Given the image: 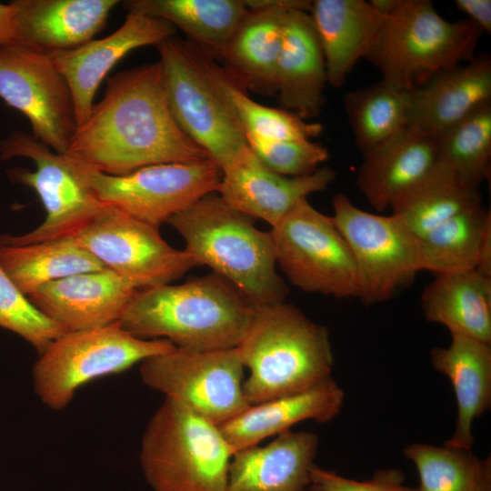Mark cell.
Returning a JSON list of instances; mask_svg holds the SVG:
<instances>
[{
    "label": "cell",
    "mask_w": 491,
    "mask_h": 491,
    "mask_svg": "<svg viewBox=\"0 0 491 491\" xmlns=\"http://www.w3.org/2000/svg\"><path fill=\"white\" fill-rule=\"evenodd\" d=\"M481 203L478 188L442 162L391 207L419 238L465 209Z\"/></svg>",
    "instance_id": "4dcf8cb0"
},
{
    "label": "cell",
    "mask_w": 491,
    "mask_h": 491,
    "mask_svg": "<svg viewBox=\"0 0 491 491\" xmlns=\"http://www.w3.org/2000/svg\"><path fill=\"white\" fill-rule=\"evenodd\" d=\"M0 98L26 116L35 139L66 154L77 121L71 90L50 55L14 41L0 45Z\"/></svg>",
    "instance_id": "9a60e30c"
},
{
    "label": "cell",
    "mask_w": 491,
    "mask_h": 491,
    "mask_svg": "<svg viewBox=\"0 0 491 491\" xmlns=\"http://www.w3.org/2000/svg\"><path fill=\"white\" fill-rule=\"evenodd\" d=\"M65 155L112 175L209 158L175 122L159 61L107 78L103 98L77 126Z\"/></svg>",
    "instance_id": "6da1fadb"
},
{
    "label": "cell",
    "mask_w": 491,
    "mask_h": 491,
    "mask_svg": "<svg viewBox=\"0 0 491 491\" xmlns=\"http://www.w3.org/2000/svg\"><path fill=\"white\" fill-rule=\"evenodd\" d=\"M139 289L110 269L46 283L27 296L66 332L117 322Z\"/></svg>",
    "instance_id": "ac0fdd59"
},
{
    "label": "cell",
    "mask_w": 491,
    "mask_h": 491,
    "mask_svg": "<svg viewBox=\"0 0 491 491\" xmlns=\"http://www.w3.org/2000/svg\"><path fill=\"white\" fill-rule=\"evenodd\" d=\"M491 214L482 203L472 205L421 237L423 270L435 275L475 269Z\"/></svg>",
    "instance_id": "d6a6232c"
},
{
    "label": "cell",
    "mask_w": 491,
    "mask_h": 491,
    "mask_svg": "<svg viewBox=\"0 0 491 491\" xmlns=\"http://www.w3.org/2000/svg\"><path fill=\"white\" fill-rule=\"evenodd\" d=\"M233 453L216 424L165 397L142 436L140 463L154 491H225Z\"/></svg>",
    "instance_id": "52a82bcc"
},
{
    "label": "cell",
    "mask_w": 491,
    "mask_h": 491,
    "mask_svg": "<svg viewBox=\"0 0 491 491\" xmlns=\"http://www.w3.org/2000/svg\"><path fill=\"white\" fill-rule=\"evenodd\" d=\"M436 138L439 161L478 188L490 168L491 102L478 106Z\"/></svg>",
    "instance_id": "e575fe53"
},
{
    "label": "cell",
    "mask_w": 491,
    "mask_h": 491,
    "mask_svg": "<svg viewBox=\"0 0 491 491\" xmlns=\"http://www.w3.org/2000/svg\"><path fill=\"white\" fill-rule=\"evenodd\" d=\"M221 170L218 195L235 209L272 227L310 194L326 190L336 179L329 166L302 176L279 175L266 166L247 145Z\"/></svg>",
    "instance_id": "2e32d148"
},
{
    "label": "cell",
    "mask_w": 491,
    "mask_h": 491,
    "mask_svg": "<svg viewBox=\"0 0 491 491\" xmlns=\"http://www.w3.org/2000/svg\"><path fill=\"white\" fill-rule=\"evenodd\" d=\"M332 203V217L355 258L358 297L365 304L390 299L423 270L421 239L396 215L364 211L342 193Z\"/></svg>",
    "instance_id": "8fae6325"
},
{
    "label": "cell",
    "mask_w": 491,
    "mask_h": 491,
    "mask_svg": "<svg viewBox=\"0 0 491 491\" xmlns=\"http://www.w3.org/2000/svg\"><path fill=\"white\" fill-rule=\"evenodd\" d=\"M318 442L313 432L290 429L264 446L234 452L225 491H305Z\"/></svg>",
    "instance_id": "7402d4cb"
},
{
    "label": "cell",
    "mask_w": 491,
    "mask_h": 491,
    "mask_svg": "<svg viewBox=\"0 0 491 491\" xmlns=\"http://www.w3.org/2000/svg\"><path fill=\"white\" fill-rule=\"evenodd\" d=\"M73 238L138 289L167 285L201 266L185 250L169 246L157 227L106 203Z\"/></svg>",
    "instance_id": "5bb4252c"
},
{
    "label": "cell",
    "mask_w": 491,
    "mask_h": 491,
    "mask_svg": "<svg viewBox=\"0 0 491 491\" xmlns=\"http://www.w3.org/2000/svg\"><path fill=\"white\" fill-rule=\"evenodd\" d=\"M171 113L181 130L222 168L246 146L231 90L237 78L209 51L169 37L155 45Z\"/></svg>",
    "instance_id": "5b68a950"
},
{
    "label": "cell",
    "mask_w": 491,
    "mask_h": 491,
    "mask_svg": "<svg viewBox=\"0 0 491 491\" xmlns=\"http://www.w3.org/2000/svg\"><path fill=\"white\" fill-rule=\"evenodd\" d=\"M254 305L232 283L213 272L182 285L139 289L118 321L142 339H166L188 350L236 347Z\"/></svg>",
    "instance_id": "7a4b0ae2"
},
{
    "label": "cell",
    "mask_w": 491,
    "mask_h": 491,
    "mask_svg": "<svg viewBox=\"0 0 491 491\" xmlns=\"http://www.w3.org/2000/svg\"><path fill=\"white\" fill-rule=\"evenodd\" d=\"M450 335L448 346L430 350L432 366L448 377L456 400L455 432L444 445L472 451L473 423L491 403V345L465 335Z\"/></svg>",
    "instance_id": "484cf974"
},
{
    "label": "cell",
    "mask_w": 491,
    "mask_h": 491,
    "mask_svg": "<svg viewBox=\"0 0 491 491\" xmlns=\"http://www.w3.org/2000/svg\"><path fill=\"white\" fill-rule=\"evenodd\" d=\"M244 364L237 347L173 350L144 360L145 385L218 425L250 405L244 389Z\"/></svg>",
    "instance_id": "7c38bea8"
},
{
    "label": "cell",
    "mask_w": 491,
    "mask_h": 491,
    "mask_svg": "<svg viewBox=\"0 0 491 491\" xmlns=\"http://www.w3.org/2000/svg\"><path fill=\"white\" fill-rule=\"evenodd\" d=\"M76 178L100 201L155 227L217 191L222 170L211 159L168 163L123 175L102 173L63 155Z\"/></svg>",
    "instance_id": "9c48e42d"
},
{
    "label": "cell",
    "mask_w": 491,
    "mask_h": 491,
    "mask_svg": "<svg viewBox=\"0 0 491 491\" xmlns=\"http://www.w3.org/2000/svg\"><path fill=\"white\" fill-rule=\"evenodd\" d=\"M475 269L483 276L491 277V227L487 229L481 242Z\"/></svg>",
    "instance_id": "60d3db41"
},
{
    "label": "cell",
    "mask_w": 491,
    "mask_h": 491,
    "mask_svg": "<svg viewBox=\"0 0 491 491\" xmlns=\"http://www.w3.org/2000/svg\"><path fill=\"white\" fill-rule=\"evenodd\" d=\"M405 456L416 466L417 491H491V459L444 445L412 443Z\"/></svg>",
    "instance_id": "836d02e7"
},
{
    "label": "cell",
    "mask_w": 491,
    "mask_h": 491,
    "mask_svg": "<svg viewBox=\"0 0 491 491\" xmlns=\"http://www.w3.org/2000/svg\"><path fill=\"white\" fill-rule=\"evenodd\" d=\"M0 266L26 296L51 281L105 269L73 237L25 246L0 245Z\"/></svg>",
    "instance_id": "f546056e"
},
{
    "label": "cell",
    "mask_w": 491,
    "mask_h": 491,
    "mask_svg": "<svg viewBox=\"0 0 491 491\" xmlns=\"http://www.w3.org/2000/svg\"><path fill=\"white\" fill-rule=\"evenodd\" d=\"M231 97L246 134L271 140H312L323 131L319 123L256 103L239 86L232 88Z\"/></svg>",
    "instance_id": "d590c367"
},
{
    "label": "cell",
    "mask_w": 491,
    "mask_h": 491,
    "mask_svg": "<svg viewBox=\"0 0 491 491\" xmlns=\"http://www.w3.org/2000/svg\"><path fill=\"white\" fill-rule=\"evenodd\" d=\"M25 157L35 170L14 168L7 171L13 181L34 189L41 199L45 219L34 230L18 236L0 237V245L25 246L74 237L102 210L100 201L66 165L63 155L35 139L16 131L0 143V158Z\"/></svg>",
    "instance_id": "4fadbf2b"
},
{
    "label": "cell",
    "mask_w": 491,
    "mask_h": 491,
    "mask_svg": "<svg viewBox=\"0 0 491 491\" xmlns=\"http://www.w3.org/2000/svg\"><path fill=\"white\" fill-rule=\"evenodd\" d=\"M344 398L343 389L330 376L304 391L251 405L217 426L235 452L303 421L327 423L339 414Z\"/></svg>",
    "instance_id": "cb8c5ba5"
},
{
    "label": "cell",
    "mask_w": 491,
    "mask_h": 491,
    "mask_svg": "<svg viewBox=\"0 0 491 491\" xmlns=\"http://www.w3.org/2000/svg\"><path fill=\"white\" fill-rule=\"evenodd\" d=\"M457 9L466 15L467 20L483 32L491 33L490 0H456Z\"/></svg>",
    "instance_id": "ab89813d"
},
{
    "label": "cell",
    "mask_w": 491,
    "mask_h": 491,
    "mask_svg": "<svg viewBox=\"0 0 491 491\" xmlns=\"http://www.w3.org/2000/svg\"><path fill=\"white\" fill-rule=\"evenodd\" d=\"M249 11L218 56L246 89L276 94V68L287 12L310 13L313 1L245 0Z\"/></svg>",
    "instance_id": "d6986e66"
},
{
    "label": "cell",
    "mask_w": 491,
    "mask_h": 491,
    "mask_svg": "<svg viewBox=\"0 0 491 491\" xmlns=\"http://www.w3.org/2000/svg\"><path fill=\"white\" fill-rule=\"evenodd\" d=\"M117 0H15L13 41L45 54L76 48L105 26Z\"/></svg>",
    "instance_id": "ffe728a7"
},
{
    "label": "cell",
    "mask_w": 491,
    "mask_h": 491,
    "mask_svg": "<svg viewBox=\"0 0 491 491\" xmlns=\"http://www.w3.org/2000/svg\"><path fill=\"white\" fill-rule=\"evenodd\" d=\"M13 41V17L10 4L0 3V45Z\"/></svg>",
    "instance_id": "b9f144b4"
},
{
    "label": "cell",
    "mask_w": 491,
    "mask_h": 491,
    "mask_svg": "<svg viewBox=\"0 0 491 491\" xmlns=\"http://www.w3.org/2000/svg\"><path fill=\"white\" fill-rule=\"evenodd\" d=\"M253 219L215 192L166 223L183 237L185 252L232 283L254 306L285 301L288 289L276 270L271 234L256 228Z\"/></svg>",
    "instance_id": "277c9868"
},
{
    "label": "cell",
    "mask_w": 491,
    "mask_h": 491,
    "mask_svg": "<svg viewBox=\"0 0 491 491\" xmlns=\"http://www.w3.org/2000/svg\"><path fill=\"white\" fill-rule=\"evenodd\" d=\"M309 14L322 46L327 83L340 87L373 47L382 15L365 0H316Z\"/></svg>",
    "instance_id": "4316f807"
},
{
    "label": "cell",
    "mask_w": 491,
    "mask_h": 491,
    "mask_svg": "<svg viewBox=\"0 0 491 491\" xmlns=\"http://www.w3.org/2000/svg\"><path fill=\"white\" fill-rule=\"evenodd\" d=\"M270 234L276 262L294 286L335 297L359 296L354 256L332 216L304 199Z\"/></svg>",
    "instance_id": "30bf717a"
},
{
    "label": "cell",
    "mask_w": 491,
    "mask_h": 491,
    "mask_svg": "<svg viewBox=\"0 0 491 491\" xmlns=\"http://www.w3.org/2000/svg\"><path fill=\"white\" fill-rule=\"evenodd\" d=\"M327 83L322 46L309 12H287L276 68V94L282 107L302 119L318 115Z\"/></svg>",
    "instance_id": "603a6c76"
},
{
    "label": "cell",
    "mask_w": 491,
    "mask_h": 491,
    "mask_svg": "<svg viewBox=\"0 0 491 491\" xmlns=\"http://www.w3.org/2000/svg\"><path fill=\"white\" fill-rule=\"evenodd\" d=\"M411 91L383 80L345 95L344 105L363 155L409 125Z\"/></svg>",
    "instance_id": "1f68e13d"
},
{
    "label": "cell",
    "mask_w": 491,
    "mask_h": 491,
    "mask_svg": "<svg viewBox=\"0 0 491 491\" xmlns=\"http://www.w3.org/2000/svg\"><path fill=\"white\" fill-rule=\"evenodd\" d=\"M438 162L437 138L408 125L364 155L356 185L370 205L384 212L419 184Z\"/></svg>",
    "instance_id": "44dd1931"
},
{
    "label": "cell",
    "mask_w": 491,
    "mask_h": 491,
    "mask_svg": "<svg viewBox=\"0 0 491 491\" xmlns=\"http://www.w3.org/2000/svg\"><path fill=\"white\" fill-rule=\"evenodd\" d=\"M123 6L178 27L217 59L249 11L245 0H129Z\"/></svg>",
    "instance_id": "f1b7e54d"
},
{
    "label": "cell",
    "mask_w": 491,
    "mask_h": 491,
    "mask_svg": "<svg viewBox=\"0 0 491 491\" xmlns=\"http://www.w3.org/2000/svg\"><path fill=\"white\" fill-rule=\"evenodd\" d=\"M0 327L20 336L41 354L66 333L39 311L7 276L0 266Z\"/></svg>",
    "instance_id": "8d00e7d4"
},
{
    "label": "cell",
    "mask_w": 491,
    "mask_h": 491,
    "mask_svg": "<svg viewBox=\"0 0 491 491\" xmlns=\"http://www.w3.org/2000/svg\"><path fill=\"white\" fill-rule=\"evenodd\" d=\"M491 102V60L474 57L440 72L411 91L409 125L438 137L478 106Z\"/></svg>",
    "instance_id": "d4e9b609"
},
{
    "label": "cell",
    "mask_w": 491,
    "mask_h": 491,
    "mask_svg": "<svg viewBox=\"0 0 491 491\" xmlns=\"http://www.w3.org/2000/svg\"><path fill=\"white\" fill-rule=\"evenodd\" d=\"M483 31L467 19L449 22L429 0H401L382 15L375 44L366 58L383 81L412 91L436 74L468 62Z\"/></svg>",
    "instance_id": "8992f818"
},
{
    "label": "cell",
    "mask_w": 491,
    "mask_h": 491,
    "mask_svg": "<svg viewBox=\"0 0 491 491\" xmlns=\"http://www.w3.org/2000/svg\"><path fill=\"white\" fill-rule=\"evenodd\" d=\"M236 347L249 369L243 389L250 406L304 391L332 376L328 329L285 301L254 306Z\"/></svg>",
    "instance_id": "3957f363"
},
{
    "label": "cell",
    "mask_w": 491,
    "mask_h": 491,
    "mask_svg": "<svg viewBox=\"0 0 491 491\" xmlns=\"http://www.w3.org/2000/svg\"><path fill=\"white\" fill-rule=\"evenodd\" d=\"M166 339H142L120 323L69 331L40 354L32 369L34 390L52 410H62L86 383L123 372L138 362L173 350Z\"/></svg>",
    "instance_id": "ba28073f"
},
{
    "label": "cell",
    "mask_w": 491,
    "mask_h": 491,
    "mask_svg": "<svg viewBox=\"0 0 491 491\" xmlns=\"http://www.w3.org/2000/svg\"><path fill=\"white\" fill-rule=\"evenodd\" d=\"M246 140L266 166L286 176L312 174L329 157L327 148L312 140H271L249 134Z\"/></svg>",
    "instance_id": "74e56055"
},
{
    "label": "cell",
    "mask_w": 491,
    "mask_h": 491,
    "mask_svg": "<svg viewBox=\"0 0 491 491\" xmlns=\"http://www.w3.org/2000/svg\"><path fill=\"white\" fill-rule=\"evenodd\" d=\"M404 473L397 468H384L368 480H354L313 465L308 491H417L405 485Z\"/></svg>",
    "instance_id": "f35d334b"
},
{
    "label": "cell",
    "mask_w": 491,
    "mask_h": 491,
    "mask_svg": "<svg viewBox=\"0 0 491 491\" xmlns=\"http://www.w3.org/2000/svg\"><path fill=\"white\" fill-rule=\"evenodd\" d=\"M429 322L491 343V277L476 269L436 274L421 295Z\"/></svg>",
    "instance_id": "83f0119b"
},
{
    "label": "cell",
    "mask_w": 491,
    "mask_h": 491,
    "mask_svg": "<svg viewBox=\"0 0 491 491\" xmlns=\"http://www.w3.org/2000/svg\"><path fill=\"white\" fill-rule=\"evenodd\" d=\"M170 23L138 12H128L123 25L109 35L76 48L51 54L73 96L77 126L88 117L95 92L113 66L130 51L156 45L172 37Z\"/></svg>",
    "instance_id": "e0dca14e"
}]
</instances>
